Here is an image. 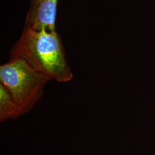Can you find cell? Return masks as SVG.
I'll list each match as a JSON object with an SVG mask.
<instances>
[{"label": "cell", "instance_id": "cell-2", "mask_svg": "<svg viewBox=\"0 0 155 155\" xmlns=\"http://www.w3.org/2000/svg\"><path fill=\"white\" fill-rule=\"evenodd\" d=\"M50 79L20 58H10L0 66L2 84L24 114L29 112L44 95Z\"/></svg>", "mask_w": 155, "mask_h": 155}, {"label": "cell", "instance_id": "cell-1", "mask_svg": "<svg viewBox=\"0 0 155 155\" xmlns=\"http://www.w3.org/2000/svg\"><path fill=\"white\" fill-rule=\"evenodd\" d=\"M15 57L27 61L51 81L66 83L73 78L61 38L56 31H36L24 27L11 51L10 58Z\"/></svg>", "mask_w": 155, "mask_h": 155}, {"label": "cell", "instance_id": "cell-3", "mask_svg": "<svg viewBox=\"0 0 155 155\" xmlns=\"http://www.w3.org/2000/svg\"><path fill=\"white\" fill-rule=\"evenodd\" d=\"M58 0H30L24 27L55 31Z\"/></svg>", "mask_w": 155, "mask_h": 155}, {"label": "cell", "instance_id": "cell-4", "mask_svg": "<svg viewBox=\"0 0 155 155\" xmlns=\"http://www.w3.org/2000/svg\"><path fill=\"white\" fill-rule=\"evenodd\" d=\"M24 114L9 91L0 83V121L17 119Z\"/></svg>", "mask_w": 155, "mask_h": 155}]
</instances>
